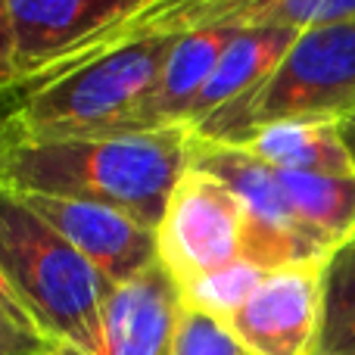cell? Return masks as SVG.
Instances as JSON below:
<instances>
[{
	"label": "cell",
	"instance_id": "obj_1",
	"mask_svg": "<svg viewBox=\"0 0 355 355\" xmlns=\"http://www.w3.org/2000/svg\"><path fill=\"white\" fill-rule=\"evenodd\" d=\"M193 166V131L16 141L0 156V187L110 206L159 227L175 187Z\"/></svg>",
	"mask_w": 355,
	"mask_h": 355
},
{
	"label": "cell",
	"instance_id": "obj_2",
	"mask_svg": "<svg viewBox=\"0 0 355 355\" xmlns=\"http://www.w3.org/2000/svg\"><path fill=\"white\" fill-rule=\"evenodd\" d=\"M0 275L47 346L100 352L112 284L19 193L0 187Z\"/></svg>",
	"mask_w": 355,
	"mask_h": 355
},
{
	"label": "cell",
	"instance_id": "obj_3",
	"mask_svg": "<svg viewBox=\"0 0 355 355\" xmlns=\"http://www.w3.org/2000/svg\"><path fill=\"white\" fill-rule=\"evenodd\" d=\"M178 37H137L22 81L19 141L122 135L128 119L153 94Z\"/></svg>",
	"mask_w": 355,
	"mask_h": 355
},
{
	"label": "cell",
	"instance_id": "obj_4",
	"mask_svg": "<svg viewBox=\"0 0 355 355\" xmlns=\"http://www.w3.org/2000/svg\"><path fill=\"white\" fill-rule=\"evenodd\" d=\"M355 112V19L302 28L252 97L193 131L200 141L243 147L275 122H343Z\"/></svg>",
	"mask_w": 355,
	"mask_h": 355
},
{
	"label": "cell",
	"instance_id": "obj_5",
	"mask_svg": "<svg viewBox=\"0 0 355 355\" xmlns=\"http://www.w3.org/2000/svg\"><path fill=\"white\" fill-rule=\"evenodd\" d=\"M193 168L215 175L237 193L246 209L243 259L265 271L302 262H324L331 252L302 227L300 215L287 200L277 168L262 162L246 147L200 141L193 135Z\"/></svg>",
	"mask_w": 355,
	"mask_h": 355
},
{
	"label": "cell",
	"instance_id": "obj_6",
	"mask_svg": "<svg viewBox=\"0 0 355 355\" xmlns=\"http://www.w3.org/2000/svg\"><path fill=\"white\" fill-rule=\"evenodd\" d=\"M156 237L159 262L184 290L243 259L246 209L225 181L190 166L168 200Z\"/></svg>",
	"mask_w": 355,
	"mask_h": 355
},
{
	"label": "cell",
	"instance_id": "obj_7",
	"mask_svg": "<svg viewBox=\"0 0 355 355\" xmlns=\"http://www.w3.org/2000/svg\"><path fill=\"white\" fill-rule=\"evenodd\" d=\"M159 0H6L16 81L60 66L72 53Z\"/></svg>",
	"mask_w": 355,
	"mask_h": 355
},
{
	"label": "cell",
	"instance_id": "obj_8",
	"mask_svg": "<svg viewBox=\"0 0 355 355\" xmlns=\"http://www.w3.org/2000/svg\"><path fill=\"white\" fill-rule=\"evenodd\" d=\"M324 262L275 268L256 293L227 318L231 334L250 355H315L321 324Z\"/></svg>",
	"mask_w": 355,
	"mask_h": 355
},
{
	"label": "cell",
	"instance_id": "obj_9",
	"mask_svg": "<svg viewBox=\"0 0 355 355\" xmlns=\"http://www.w3.org/2000/svg\"><path fill=\"white\" fill-rule=\"evenodd\" d=\"M56 234L69 240L112 287L135 281L159 262V237L153 227L110 206L44 193H19Z\"/></svg>",
	"mask_w": 355,
	"mask_h": 355
},
{
	"label": "cell",
	"instance_id": "obj_10",
	"mask_svg": "<svg viewBox=\"0 0 355 355\" xmlns=\"http://www.w3.org/2000/svg\"><path fill=\"white\" fill-rule=\"evenodd\" d=\"M181 312V290L156 262L135 281L112 290L103 309L100 352H78L72 346H47L41 355H168Z\"/></svg>",
	"mask_w": 355,
	"mask_h": 355
},
{
	"label": "cell",
	"instance_id": "obj_11",
	"mask_svg": "<svg viewBox=\"0 0 355 355\" xmlns=\"http://www.w3.org/2000/svg\"><path fill=\"white\" fill-rule=\"evenodd\" d=\"M296 35H300L296 28H281V25H250V28L237 31V37L227 44L202 91L190 103L184 125L196 131L212 116L252 97L265 85V78L277 69V62L284 60Z\"/></svg>",
	"mask_w": 355,
	"mask_h": 355
},
{
	"label": "cell",
	"instance_id": "obj_12",
	"mask_svg": "<svg viewBox=\"0 0 355 355\" xmlns=\"http://www.w3.org/2000/svg\"><path fill=\"white\" fill-rule=\"evenodd\" d=\"M243 28H206V31H187L178 37L172 56H168L166 69H162L159 81H156L153 94L147 103L128 119L122 135H135V131H159L175 128V125L187 122V110L209 81L212 69L218 66L221 53L227 44L237 37ZM187 128V125H184Z\"/></svg>",
	"mask_w": 355,
	"mask_h": 355
},
{
	"label": "cell",
	"instance_id": "obj_13",
	"mask_svg": "<svg viewBox=\"0 0 355 355\" xmlns=\"http://www.w3.org/2000/svg\"><path fill=\"white\" fill-rule=\"evenodd\" d=\"M243 147L281 172L355 175L340 122H275L259 128Z\"/></svg>",
	"mask_w": 355,
	"mask_h": 355
},
{
	"label": "cell",
	"instance_id": "obj_14",
	"mask_svg": "<svg viewBox=\"0 0 355 355\" xmlns=\"http://www.w3.org/2000/svg\"><path fill=\"white\" fill-rule=\"evenodd\" d=\"M281 184L302 227L334 252L355 234V175L281 172Z\"/></svg>",
	"mask_w": 355,
	"mask_h": 355
},
{
	"label": "cell",
	"instance_id": "obj_15",
	"mask_svg": "<svg viewBox=\"0 0 355 355\" xmlns=\"http://www.w3.org/2000/svg\"><path fill=\"white\" fill-rule=\"evenodd\" d=\"M315 355H355V234L324 259Z\"/></svg>",
	"mask_w": 355,
	"mask_h": 355
},
{
	"label": "cell",
	"instance_id": "obj_16",
	"mask_svg": "<svg viewBox=\"0 0 355 355\" xmlns=\"http://www.w3.org/2000/svg\"><path fill=\"white\" fill-rule=\"evenodd\" d=\"M265 275H268V271H265L262 265L250 262V259H240V262H234V265H227V268H221V271H215V275L184 287L181 302L200 309V312L215 315V318H221L227 324V318L256 293V287L262 284Z\"/></svg>",
	"mask_w": 355,
	"mask_h": 355
},
{
	"label": "cell",
	"instance_id": "obj_17",
	"mask_svg": "<svg viewBox=\"0 0 355 355\" xmlns=\"http://www.w3.org/2000/svg\"><path fill=\"white\" fill-rule=\"evenodd\" d=\"M168 355H250L231 334V327L209 312L184 306L178 312L172 352Z\"/></svg>",
	"mask_w": 355,
	"mask_h": 355
},
{
	"label": "cell",
	"instance_id": "obj_18",
	"mask_svg": "<svg viewBox=\"0 0 355 355\" xmlns=\"http://www.w3.org/2000/svg\"><path fill=\"white\" fill-rule=\"evenodd\" d=\"M25 106L22 81L16 85H0V156L19 141V116Z\"/></svg>",
	"mask_w": 355,
	"mask_h": 355
},
{
	"label": "cell",
	"instance_id": "obj_19",
	"mask_svg": "<svg viewBox=\"0 0 355 355\" xmlns=\"http://www.w3.org/2000/svg\"><path fill=\"white\" fill-rule=\"evenodd\" d=\"M44 349H47L44 337L22 331L19 324L0 315V355H41Z\"/></svg>",
	"mask_w": 355,
	"mask_h": 355
},
{
	"label": "cell",
	"instance_id": "obj_20",
	"mask_svg": "<svg viewBox=\"0 0 355 355\" xmlns=\"http://www.w3.org/2000/svg\"><path fill=\"white\" fill-rule=\"evenodd\" d=\"M0 85H16V66H12V28L6 0H0Z\"/></svg>",
	"mask_w": 355,
	"mask_h": 355
},
{
	"label": "cell",
	"instance_id": "obj_21",
	"mask_svg": "<svg viewBox=\"0 0 355 355\" xmlns=\"http://www.w3.org/2000/svg\"><path fill=\"white\" fill-rule=\"evenodd\" d=\"M0 315L3 318H10L12 324H19L22 331H28V334H37V327L31 324V318H28V312L22 309V302L16 300V293L10 290V284L3 281V275H0ZM41 337V334H37Z\"/></svg>",
	"mask_w": 355,
	"mask_h": 355
},
{
	"label": "cell",
	"instance_id": "obj_22",
	"mask_svg": "<svg viewBox=\"0 0 355 355\" xmlns=\"http://www.w3.org/2000/svg\"><path fill=\"white\" fill-rule=\"evenodd\" d=\"M340 135H343V144H346V150H349L352 166H355V112L340 122Z\"/></svg>",
	"mask_w": 355,
	"mask_h": 355
}]
</instances>
